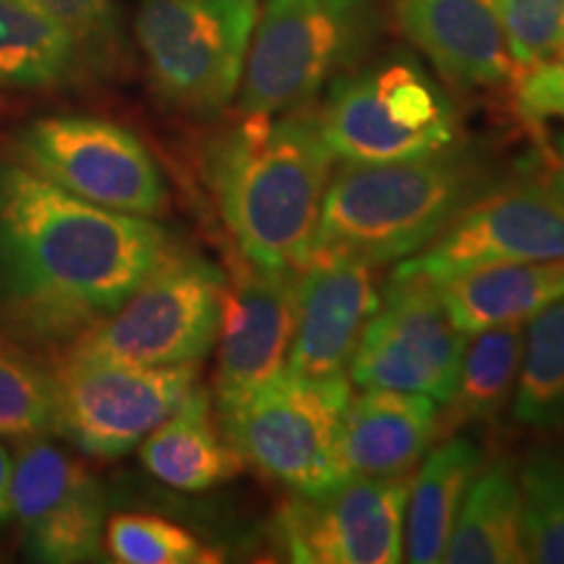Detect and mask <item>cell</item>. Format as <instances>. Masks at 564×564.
Returning a JSON list of instances; mask_svg holds the SVG:
<instances>
[{
    "mask_svg": "<svg viewBox=\"0 0 564 564\" xmlns=\"http://www.w3.org/2000/svg\"><path fill=\"white\" fill-rule=\"evenodd\" d=\"M316 121L335 160L350 165L421 158L447 150L457 139L449 97L419 61L403 53L337 76Z\"/></svg>",
    "mask_w": 564,
    "mask_h": 564,
    "instance_id": "5",
    "label": "cell"
},
{
    "mask_svg": "<svg viewBox=\"0 0 564 564\" xmlns=\"http://www.w3.org/2000/svg\"><path fill=\"white\" fill-rule=\"evenodd\" d=\"M512 419L535 432H564V299L528 322Z\"/></svg>",
    "mask_w": 564,
    "mask_h": 564,
    "instance_id": "25",
    "label": "cell"
},
{
    "mask_svg": "<svg viewBox=\"0 0 564 564\" xmlns=\"http://www.w3.org/2000/svg\"><path fill=\"white\" fill-rule=\"evenodd\" d=\"M199 382V364L133 366L63 352L53 371L58 434L84 455H129Z\"/></svg>",
    "mask_w": 564,
    "mask_h": 564,
    "instance_id": "9",
    "label": "cell"
},
{
    "mask_svg": "<svg viewBox=\"0 0 564 564\" xmlns=\"http://www.w3.org/2000/svg\"><path fill=\"white\" fill-rule=\"evenodd\" d=\"M66 26L82 51V61L95 68H110L121 55V26L112 0H34Z\"/></svg>",
    "mask_w": 564,
    "mask_h": 564,
    "instance_id": "30",
    "label": "cell"
},
{
    "mask_svg": "<svg viewBox=\"0 0 564 564\" xmlns=\"http://www.w3.org/2000/svg\"><path fill=\"white\" fill-rule=\"evenodd\" d=\"M105 549L121 564H202L220 560L186 528L158 514L137 512L108 518Z\"/></svg>",
    "mask_w": 564,
    "mask_h": 564,
    "instance_id": "28",
    "label": "cell"
},
{
    "mask_svg": "<svg viewBox=\"0 0 564 564\" xmlns=\"http://www.w3.org/2000/svg\"><path fill=\"white\" fill-rule=\"evenodd\" d=\"M259 0H141L133 34L171 108L212 118L236 100Z\"/></svg>",
    "mask_w": 564,
    "mask_h": 564,
    "instance_id": "7",
    "label": "cell"
},
{
    "mask_svg": "<svg viewBox=\"0 0 564 564\" xmlns=\"http://www.w3.org/2000/svg\"><path fill=\"white\" fill-rule=\"evenodd\" d=\"M301 270L246 262L225 291L217 335L215 413H228L288 371Z\"/></svg>",
    "mask_w": 564,
    "mask_h": 564,
    "instance_id": "15",
    "label": "cell"
},
{
    "mask_svg": "<svg viewBox=\"0 0 564 564\" xmlns=\"http://www.w3.org/2000/svg\"><path fill=\"white\" fill-rule=\"evenodd\" d=\"M497 11L518 70L564 45V0H497Z\"/></svg>",
    "mask_w": 564,
    "mask_h": 564,
    "instance_id": "29",
    "label": "cell"
},
{
    "mask_svg": "<svg viewBox=\"0 0 564 564\" xmlns=\"http://www.w3.org/2000/svg\"><path fill=\"white\" fill-rule=\"evenodd\" d=\"M444 562L449 564H520L528 562L523 544V507L518 474L510 463L481 468L470 484Z\"/></svg>",
    "mask_w": 564,
    "mask_h": 564,
    "instance_id": "22",
    "label": "cell"
},
{
    "mask_svg": "<svg viewBox=\"0 0 564 564\" xmlns=\"http://www.w3.org/2000/svg\"><path fill=\"white\" fill-rule=\"evenodd\" d=\"M523 350L525 324H505L468 337L455 392L436 419V442L470 423L494 421L512 403Z\"/></svg>",
    "mask_w": 564,
    "mask_h": 564,
    "instance_id": "23",
    "label": "cell"
},
{
    "mask_svg": "<svg viewBox=\"0 0 564 564\" xmlns=\"http://www.w3.org/2000/svg\"><path fill=\"white\" fill-rule=\"evenodd\" d=\"M384 21L371 0H267L246 58L238 116H282L369 58Z\"/></svg>",
    "mask_w": 564,
    "mask_h": 564,
    "instance_id": "4",
    "label": "cell"
},
{
    "mask_svg": "<svg viewBox=\"0 0 564 564\" xmlns=\"http://www.w3.org/2000/svg\"><path fill=\"white\" fill-rule=\"evenodd\" d=\"M518 486L528 562L564 564V453H535Z\"/></svg>",
    "mask_w": 564,
    "mask_h": 564,
    "instance_id": "26",
    "label": "cell"
},
{
    "mask_svg": "<svg viewBox=\"0 0 564 564\" xmlns=\"http://www.w3.org/2000/svg\"><path fill=\"white\" fill-rule=\"evenodd\" d=\"M465 335L505 324H528L564 299V259L486 267L436 288Z\"/></svg>",
    "mask_w": 564,
    "mask_h": 564,
    "instance_id": "20",
    "label": "cell"
},
{
    "mask_svg": "<svg viewBox=\"0 0 564 564\" xmlns=\"http://www.w3.org/2000/svg\"><path fill=\"white\" fill-rule=\"evenodd\" d=\"M82 51L34 0H0V87L42 89L82 68Z\"/></svg>",
    "mask_w": 564,
    "mask_h": 564,
    "instance_id": "24",
    "label": "cell"
},
{
    "mask_svg": "<svg viewBox=\"0 0 564 564\" xmlns=\"http://www.w3.org/2000/svg\"><path fill=\"white\" fill-rule=\"evenodd\" d=\"M335 154L316 112L238 116L207 150V181L246 262L301 270L312 259Z\"/></svg>",
    "mask_w": 564,
    "mask_h": 564,
    "instance_id": "2",
    "label": "cell"
},
{
    "mask_svg": "<svg viewBox=\"0 0 564 564\" xmlns=\"http://www.w3.org/2000/svg\"><path fill=\"white\" fill-rule=\"evenodd\" d=\"M171 249L152 217L97 207L0 158V324L17 337L70 345Z\"/></svg>",
    "mask_w": 564,
    "mask_h": 564,
    "instance_id": "1",
    "label": "cell"
},
{
    "mask_svg": "<svg viewBox=\"0 0 564 564\" xmlns=\"http://www.w3.org/2000/svg\"><path fill=\"white\" fill-rule=\"evenodd\" d=\"M392 11L411 45L455 87H499L518 76L497 0H392Z\"/></svg>",
    "mask_w": 564,
    "mask_h": 564,
    "instance_id": "17",
    "label": "cell"
},
{
    "mask_svg": "<svg viewBox=\"0 0 564 564\" xmlns=\"http://www.w3.org/2000/svg\"><path fill=\"white\" fill-rule=\"evenodd\" d=\"M377 267L337 251H314L301 267L288 369L303 377H343L382 306Z\"/></svg>",
    "mask_w": 564,
    "mask_h": 564,
    "instance_id": "16",
    "label": "cell"
},
{
    "mask_svg": "<svg viewBox=\"0 0 564 564\" xmlns=\"http://www.w3.org/2000/svg\"><path fill=\"white\" fill-rule=\"evenodd\" d=\"M17 160L63 192L97 207L160 217L167 192L158 162L137 133L91 116H51L13 137Z\"/></svg>",
    "mask_w": 564,
    "mask_h": 564,
    "instance_id": "10",
    "label": "cell"
},
{
    "mask_svg": "<svg viewBox=\"0 0 564 564\" xmlns=\"http://www.w3.org/2000/svg\"><path fill=\"white\" fill-rule=\"evenodd\" d=\"M144 468L171 489L209 491L241 474L243 460L215 423L209 392L196 382L181 405L139 444Z\"/></svg>",
    "mask_w": 564,
    "mask_h": 564,
    "instance_id": "19",
    "label": "cell"
},
{
    "mask_svg": "<svg viewBox=\"0 0 564 564\" xmlns=\"http://www.w3.org/2000/svg\"><path fill=\"white\" fill-rule=\"evenodd\" d=\"M481 468L484 455L474 442L465 436L440 440V447L426 457L408 489L403 531L405 562H444L465 494Z\"/></svg>",
    "mask_w": 564,
    "mask_h": 564,
    "instance_id": "21",
    "label": "cell"
},
{
    "mask_svg": "<svg viewBox=\"0 0 564 564\" xmlns=\"http://www.w3.org/2000/svg\"><path fill=\"white\" fill-rule=\"evenodd\" d=\"M11 478H13V455L3 442H0V531L13 520V499H11Z\"/></svg>",
    "mask_w": 564,
    "mask_h": 564,
    "instance_id": "32",
    "label": "cell"
},
{
    "mask_svg": "<svg viewBox=\"0 0 564 564\" xmlns=\"http://www.w3.org/2000/svg\"><path fill=\"white\" fill-rule=\"evenodd\" d=\"M228 280L199 253L173 249L118 312L66 352L133 366L202 364L217 345Z\"/></svg>",
    "mask_w": 564,
    "mask_h": 564,
    "instance_id": "6",
    "label": "cell"
},
{
    "mask_svg": "<svg viewBox=\"0 0 564 564\" xmlns=\"http://www.w3.org/2000/svg\"><path fill=\"white\" fill-rule=\"evenodd\" d=\"M486 192L484 162L455 144L377 165L345 162L324 194L314 251L348 253L373 267L403 262Z\"/></svg>",
    "mask_w": 564,
    "mask_h": 564,
    "instance_id": "3",
    "label": "cell"
},
{
    "mask_svg": "<svg viewBox=\"0 0 564 564\" xmlns=\"http://www.w3.org/2000/svg\"><path fill=\"white\" fill-rule=\"evenodd\" d=\"M468 335L453 322L429 282L390 278L348 366L364 390L426 394L434 403L453 398Z\"/></svg>",
    "mask_w": 564,
    "mask_h": 564,
    "instance_id": "12",
    "label": "cell"
},
{
    "mask_svg": "<svg viewBox=\"0 0 564 564\" xmlns=\"http://www.w3.org/2000/svg\"><path fill=\"white\" fill-rule=\"evenodd\" d=\"M514 102L525 121H564V45L549 58L518 70Z\"/></svg>",
    "mask_w": 564,
    "mask_h": 564,
    "instance_id": "31",
    "label": "cell"
},
{
    "mask_svg": "<svg viewBox=\"0 0 564 564\" xmlns=\"http://www.w3.org/2000/svg\"><path fill=\"white\" fill-rule=\"evenodd\" d=\"M11 499L30 560L45 564L100 560L108 525L102 486L47 436L19 442Z\"/></svg>",
    "mask_w": 564,
    "mask_h": 564,
    "instance_id": "14",
    "label": "cell"
},
{
    "mask_svg": "<svg viewBox=\"0 0 564 564\" xmlns=\"http://www.w3.org/2000/svg\"><path fill=\"white\" fill-rule=\"evenodd\" d=\"M564 259V194L552 183H510L468 204L392 278L440 288L486 267Z\"/></svg>",
    "mask_w": 564,
    "mask_h": 564,
    "instance_id": "11",
    "label": "cell"
},
{
    "mask_svg": "<svg viewBox=\"0 0 564 564\" xmlns=\"http://www.w3.org/2000/svg\"><path fill=\"white\" fill-rule=\"evenodd\" d=\"M440 408L432 398L366 390L348 400L337 440L340 476L392 478L413 474L436 442Z\"/></svg>",
    "mask_w": 564,
    "mask_h": 564,
    "instance_id": "18",
    "label": "cell"
},
{
    "mask_svg": "<svg viewBox=\"0 0 564 564\" xmlns=\"http://www.w3.org/2000/svg\"><path fill=\"white\" fill-rule=\"evenodd\" d=\"M549 183L556 188V192L564 194V133L554 139L552 147V178Z\"/></svg>",
    "mask_w": 564,
    "mask_h": 564,
    "instance_id": "33",
    "label": "cell"
},
{
    "mask_svg": "<svg viewBox=\"0 0 564 564\" xmlns=\"http://www.w3.org/2000/svg\"><path fill=\"white\" fill-rule=\"evenodd\" d=\"M411 478L345 476L316 494H295L278 514V539L301 564H398Z\"/></svg>",
    "mask_w": 564,
    "mask_h": 564,
    "instance_id": "13",
    "label": "cell"
},
{
    "mask_svg": "<svg viewBox=\"0 0 564 564\" xmlns=\"http://www.w3.org/2000/svg\"><path fill=\"white\" fill-rule=\"evenodd\" d=\"M348 400V373L319 379L288 369L217 421L243 463L293 494H316L343 478L337 440Z\"/></svg>",
    "mask_w": 564,
    "mask_h": 564,
    "instance_id": "8",
    "label": "cell"
},
{
    "mask_svg": "<svg viewBox=\"0 0 564 564\" xmlns=\"http://www.w3.org/2000/svg\"><path fill=\"white\" fill-rule=\"evenodd\" d=\"M51 434H58L53 371L0 345V436L21 442Z\"/></svg>",
    "mask_w": 564,
    "mask_h": 564,
    "instance_id": "27",
    "label": "cell"
}]
</instances>
